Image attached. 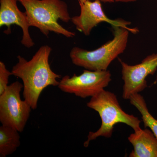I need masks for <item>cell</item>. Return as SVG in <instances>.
Instances as JSON below:
<instances>
[{
  "instance_id": "9a60e30c",
  "label": "cell",
  "mask_w": 157,
  "mask_h": 157,
  "mask_svg": "<svg viewBox=\"0 0 157 157\" xmlns=\"http://www.w3.org/2000/svg\"><path fill=\"white\" fill-rule=\"evenodd\" d=\"M116 2H134L136 0H114Z\"/></svg>"
},
{
  "instance_id": "8992f818",
  "label": "cell",
  "mask_w": 157,
  "mask_h": 157,
  "mask_svg": "<svg viewBox=\"0 0 157 157\" xmlns=\"http://www.w3.org/2000/svg\"><path fill=\"white\" fill-rule=\"evenodd\" d=\"M111 81L109 70H84L77 76L66 75L59 81L58 87L65 93L73 94L82 98L93 97L108 86Z\"/></svg>"
},
{
  "instance_id": "8fae6325",
  "label": "cell",
  "mask_w": 157,
  "mask_h": 157,
  "mask_svg": "<svg viewBox=\"0 0 157 157\" xmlns=\"http://www.w3.org/2000/svg\"><path fill=\"white\" fill-rule=\"evenodd\" d=\"M19 132L11 127H0V157L12 154L20 145Z\"/></svg>"
},
{
  "instance_id": "5b68a950",
  "label": "cell",
  "mask_w": 157,
  "mask_h": 157,
  "mask_svg": "<svg viewBox=\"0 0 157 157\" xmlns=\"http://www.w3.org/2000/svg\"><path fill=\"white\" fill-rule=\"evenodd\" d=\"M22 83L15 81L0 95V122L3 125L23 132L32 108L25 100H21Z\"/></svg>"
},
{
  "instance_id": "6da1fadb",
  "label": "cell",
  "mask_w": 157,
  "mask_h": 157,
  "mask_svg": "<svg viewBox=\"0 0 157 157\" xmlns=\"http://www.w3.org/2000/svg\"><path fill=\"white\" fill-rule=\"evenodd\" d=\"M52 51L48 45H42L30 60L18 56V62L11 70L12 75L22 80L24 99L33 110L37 108L42 91L50 86H58L59 84L57 79L61 76L54 72L49 64Z\"/></svg>"
},
{
  "instance_id": "7a4b0ae2",
  "label": "cell",
  "mask_w": 157,
  "mask_h": 157,
  "mask_svg": "<svg viewBox=\"0 0 157 157\" xmlns=\"http://www.w3.org/2000/svg\"><path fill=\"white\" fill-rule=\"evenodd\" d=\"M25 9L30 26L35 27L46 36L50 32L67 38L75 36L74 32L66 29L59 23L60 20H71L67 3L62 0H17Z\"/></svg>"
},
{
  "instance_id": "3957f363",
  "label": "cell",
  "mask_w": 157,
  "mask_h": 157,
  "mask_svg": "<svg viewBox=\"0 0 157 157\" xmlns=\"http://www.w3.org/2000/svg\"><path fill=\"white\" fill-rule=\"evenodd\" d=\"M86 105L99 113L102 123L98 131L89 132L87 140L83 144L85 147H87L91 140L98 137L110 138L114 126L118 123L126 124L131 127L134 132L141 129V121L136 117L125 112L120 105L117 96L111 92L102 90L91 97Z\"/></svg>"
},
{
  "instance_id": "277c9868",
  "label": "cell",
  "mask_w": 157,
  "mask_h": 157,
  "mask_svg": "<svg viewBox=\"0 0 157 157\" xmlns=\"http://www.w3.org/2000/svg\"><path fill=\"white\" fill-rule=\"evenodd\" d=\"M113 28L114 37L112 40L95 50L88 51L78 47H73L70 54L73 64L86 70H107L112 62L125 50L130 32L124 28Z\"/></svg>"
},
{
  "instance_id": "30bf717a",
  "label": "cell",
  "mask_w": 157,
  "mask_h": 157,
  "mask_svg": "<svg viewBox=\"0 0 157 157\" xmlns=\"http://www.w3.org/2000/svg\"><path fill=\"white\" fill-rule=\"evenodd\" d=\"M128 140L134 147L129 157H157V138L150 129L136 131Z\"/></svg>"
},
{
  "instance_id": "9c48e42d",
  "label": "cell",
  "mask_w": 157,
  "mask_h": 157,
  "mask_svg": "<svg viewBox=\"0 0 157 157\" xmlns=\"http://www.w3.org/2000/svg\"><path fill=\"white\" fill-rule=\"evenodd\" d=\"M17 2V0H0V27H7L4 33L9 34L11 33V25L19 26L22 31L21 44L30 48L35 45L29 32L30 26L26 14L19 10Z\"/></svg>"
},
{
  "instance_id": "7c38bea8",
  "label": "cell",
  "mask_w": 157,
  "mask_h": 157,
  "mask_svg": "<svg viewBox=\"0 0 157 157\" xmlns=\"http://www.w3.org/2000/svg\"><path fill=\"white\" fill-rule=\"evenodd\" d=\"M129 100L140 112L144 127L149 128L157 138V120L149 111L143 96L137 93L131 96Z\"/></svg>"
},
{
  "instance_id": "4fadbf2b",
  "label": "cell",
  "mask_w": 157,
  "mask_h": 157,
  "mask_svg": "<svg viewBox=\"0 0 157 157\" xmlns=\"http://www.w3.org/2000/svg\"><path fill=\"white\" fill-rule=\"evenodd\" d=\"M12 75L11 71L6 68L3 62H0V95L2 94L9 86V77Z\"/></svg>"
},
{
  "instance_id": "ba28073f",
  "label": "cell",
  "mask_w": 157,
  "mask_h": 157,
  "mask_svg": "<svg viewBox=\"0 0 157 157\" xmlns=\"http://www.w3.org/2000/svg\"><path fill=\"white\" fill-rule=\"evenodd\" d=\"M119 60L124 83L123 98L129 100L131 96L142 91L147 86V77L154 74L157 70V53L148 56L137 65L128 64L120 59Z\"/></svg>"
},
{
  "instance_id": "52a82bcc",
  "label": "cell",
  "mask_w": 157,
  "mask_h": 157,
  "mask_svg": "<svg viewBox=\"0 0 157 157\" xmlns=\"http://www.w3.org/2000/svg\"><path fill=\"white\" fill-rule=\"evenodd\" d=\"M80 14L71 18V21L77 30L86 36H89L92 30L101 22H107L113 26L120 27L126 29L132 33L139 32L137 29L131 28L128 25L131 22L122 19L112 20L107 17L102 9L101 2L95 0L79 3Z\"/></svg>"
},
{
  "instance_id": "5bb4252c",
  "label": "cell",
  "mask_w": 157,
  "mask_h": 157,
  "mask_svg": "<svg viewBox=\"0 0 157 157\" xmlns=\"http://www.w3.org/2000/svg\"><path fill=\"white\" fill-rule=\"evenodd\" d=\"M78 3H84L85 2H87V1H90V0H78ZM101 2H109L111 3L113 2H115L114 0H99Z\"/></svg>"
}]
</instances>
